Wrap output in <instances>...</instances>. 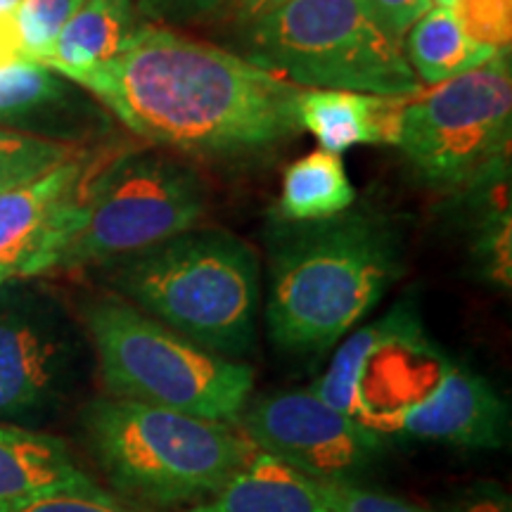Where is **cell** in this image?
<instances>
[{
	"mask_svg": "<svg viewBox=\"0 0 512 512\" xmlns=\"http://www.w3.org/2000/svg\"><path fill=\"white\" fill-rule=\"evenodd\" d=\"M72 83L140 140L192 159L240 162L302 131L304 88L162 24H138L110 62Z\"/></svg>",
	"mask_w": 512,
	"mask_h": 512,
	"instance_id": "6da1fadb",
	"label": "cell"
},
{
	"mask_svg": "<svg viewBox=\"0 0 512 512\" xmlns=\"http://www.w3.org/2000/svg\"><path fill=\"white\" fill-rule=\"evenodd\" d=\"M278 223L271 240L268 335L287 351L332 349L401 278L399 230L373 209Z\"/></svg>",
	"mask_w": 512,
	"mask_h": 512,
	"instance_id": "7a4b0ae2",
	"label": "cell"
},
{
	"mask_svg": "<svg viewBox=\"0 0 512 512\" xmlns=\"http://www.w3.org/2000/svg\"><path fill=\"white\" fill-rule=\"evenodd\" d=\"M107 268L112 294L197 347L235 361L252 349L261 268L238 235L197 226Z\"/></svg>",
	"mask_w": 512,
	"mask_h": 512,
	"instance_id": "3957f363",
	"label": "cell"
},
{
	"mask_svg": "<svg viewBox=\"0 0 512 512\" xmlns=\"http://www.w3.org/2000/svg\"><path fill=\"white\" fill-rule=\"evenodd\" d=\"M88 451L114 489L174 508L214 496L256 448L230 422L100 396L81 411Z\"/></svg>",
	"mask_w": 512,
	"mask_h": 512,
	"instance_id": "277c9868",
	"label": "cell"
},
{
	"mask_svg": "<svg viewBox=\"0 0 512 512\" xmlns=\"http://www.w3.org/2000/svg\"><path fill=\"white\" fill-rule=\"evenodd\" d=\"M242 57L299 88L413 98L425 86L368 0H287L235 24Z\"/></svg>",
	"mask_w": 512,
	"mask_h": 512,
	"instance_id": "5b68a950",
	"label": "cell"
},
{
	"mask_svg": "<svg viewBox=\"0 0 512 512\" xmlns=\"http://www.w3.org/2000/svg\"><path fill=\"white\" fill-rule=\"evenodd\" d=\"M81 316L110 396L230 425L252 399L247 363L197 347L117 294L88 299Z\"/></svg>",
	"mask_w": 512,
	"mask_h": 512,
	"instance_id": "8992f818",
	"label": "cell"
},
{
	"mask_svg": "<svg viewBox=\"0 0 512 512\" xmlns=\"http://www.w3.org/2000/svg\"><path fill=\"white\" fill-rule=\"evenodd\" d=\"M209 214V185L174 152L133 150L93 166L83 221L60 271L110 266L197 228Z\"/></svg>",
	"mask_w": 512,
	"mask_h": 512,
	"instance_id": "52a82bcc",
	"label": "cell"
},
{
	"mask_svg": "<svg viewBox=\"0 0 512 512\" xmlns=\"http://www.w3.org/2000/svg\"><path fill=\"white\" fill-rule=\"evenodd\" d=\"M512 131L510 53L413 95L403 107L396 147L434 190H465L508 162Z\"/></svg>",
	"mask_w": 512,
	"mask_h": 512,
	"instance_id": "ba28073f",
	"label": "cell"
},
{
	"mask_svg": "<svg viewBox=\"0 0 512 512\" xmlns=\"http://www.w3.org/2000/svg\"><path fill=\"white\" fill-rule=\"evenodd\" d=\"M235 427L256 451L318 482H356L382 453V437L311 389L249 399Z\"/></svg>",
	"mask_w": 512,
	"mask_h": 512,
	"instance_id": "9c48e42d",
	"label": "cell"
},
{
	"mask_svg": "<svg viewBox=\"0 0 512 512\" xmlns=\"http://www.w3.org/2000/svg\"><path fill=\"white\" fill-rule=\"evenodd\" d=\"M76 363V337L46 297H0V425L46 413L67 389Z\"/></svg>",
	"mask_w": 512,
	"mask_h": 512,
	"instance_id": "30bf717a",
	"label": "cell"
},
{
	"mask_svg": "<svg viewBox=\"0 0 512 512\" xmlns=\"http://www.w3.org/2000/svg\"><path fill=\"white\" fill-rule=\"evenodd\" d=\"M93 166L81 152L36 181L0 192V285L60 271L81 228Z\"/></svg>",
	"mask_w": 512,
	"mask_h": 512,
	"instance_id": "8fae6325",
	"label": "cell"
},
{
	"mask_svg": "<svg viewBox=\"0 0 512 512\" xmlns=\"http://www.w3.org/2000/svg\"><path fill=\"white\" fill-rule=\"evenodd\" d=\"M384 434L491 451L508 444L510 408L486 377L448 363L425 399L384 422L380 437Z\"/></svg>",
	"mask_w": 512,
	"mask_h": 512,
	"instance_id": "7c38bea8",
	"label": "cell"
},
{
	"mask_svg": "<svg viewBox=\"0 0 512 512\" xmlns=\"http://www.w3.org/2000/svg\"><path fill=\"white\" fill-rule=\"evenodd\" d=\"M0 121L24 133L81 147V140L105 133L107 119L72 86L41 62L22 60L0 67Z\"/></svg>",
	"mask_w": 512,
	"mask_h": 512,
	"instance_id": "4fadbf2b",
	"label": "cell"
},
{
	"mask_svg": "<svg viewBox=\"0 0 512 512\" xmlns=\"http://www.w3.org/2000/svg\"><path fill=\"white\" fill-rule=\"evenodd\" d=\"M408 100L304 88L297 100V117L302 131L313 133L325 152L342 155L356 145H396Z\"/></svg>",
	"mask_w": 512,
	"mask_h": 512,
	"instance_id": "5bb4252c",
	"label": "cell"
},
{
	"mask_svg": "<svg viewBox=\"0 0 512 512\" xmlns=\"http://www.w3.org/2000/svg\"><path fill=\"white\" fill-rule=\"evenodd\" d=\"M188 512H330L323 484L256 451L214 496Z\"/></svg>",
	"mask_w": 512,
	"mask_h": 512,
	"instance_id": "9a60e30c",
	"label": "cell"
},
{
	"mask_svg": "<svg viewBox=\"0 0 512 512\" xmlns=\"http://www.w3.org/2000/svg\"><path fill=\"white\" fill-rule=\"evenodd\" d=\"M136 0H86L36 62L72 81L110 62L138 29Z\"/></svg>",
	"mask_w": 512,
	"mask_h": 512,
	"instance_id": "2e32d148",
	"label": "cell"
},
{
	"mask_svg": "<svg viewBox=\"0 0 512 512\" xmlns=\"http://www.w3.org/2000/svg\"><path fill=\"white\" fill-rule=\"evenodd\" d=\"M93 484L62 439L24 425H0V501Z\"/></svg>",
	"mask_w": 512,
	"mask_h": 512,
	"instance_id": "e0dca14e",
	"label": "cell"
},
{
	"mask_svg": "<svg viewBox=\"0 0 512 512\" xmlns=\"http://www.w3.org/2000/svg\"><path fill=\"white\" fill-rule=\"evenodd\" d=\"M401 46L413 74L425 86H439L467 72H475L498 55V50L472 41L460 27L453 10L441 5L427 10L408 29Z\"/></svg>",
	"mask_w": 512,
	"mask_h": 512,
	"instance_id": "ac0fdd59",
	"label": "cell"
},
{
	"mask_svg": "<svg viewBox=\"0 0 512 512\" xmlns=\"http://www.w3.org/2000/svg\"><path fill=\"white\" fill-rule=\"evenodd\" d=\"M356 190L339 155L318 150L287 166L275 216L278 221L311 223L354 207Z\"/></svg>",
	"mask_w": 512,
	"mask_h": 512,
	"instance_id": "d6986e66",
	"label": "cell"
},
{
	"mask_svg": "<svg viewBox=\"0 0 512 512\" xmlns=\"http://www.w3.org/2000/svg\"><path fill=\"white\" fill-rule=\"evenodd\" d=\"M399 313L401 304L394 306L387 316L375 320V323L361 325V328L351 330L349 335L339 342V347L335 349V354H332V361L330 366L325 368V373L309 387L311 392L316 394L320 401H325L328 406L335 408V411L356 418L358 382H361L366 358L373 354L377 344L394 330Z\"/></svg>",
	"mask_w": 512,
	"mask_h": 512,
	"instance_id": "ffe728a7",
	"label": "cell"
},
{
	"mask_svg": "<svg viewBox=\"0 0 512 512\" xmlns=\"http://www.w3.org/2000/svg\"><path fill=\"white\" fill-rule=\"evenodd\" d=\"M83 147L0 128V192L31 183L81 155Z\"/></svg>",
	"mask_w": 512,
	"mask_h": 512,
	"instance_id": "44dd1931",
	"label": "cell"
},
{
	"mask_svg": "<svg viewBox=\"0 0 512 512\" xmlns=\"http://www.w3.org/2000/svg\"><path fill=\"white\" fill-rule=\"evenodd\" d=\"M86 0H19L15 22L22 36L27 60L36 62L46 53L64 24L74 17Z\"/></svg>",
	"mask_w": 512,
	"mask_h": 512,
	"instance_id": "7402d4cb",
	"label": "cell"
},
{
	"mask_svg": "<svg viewBox=\"0 0 512 512\" xmlns=\"http://www.w3.org/2000/svg\"><path fill=\"white\" fill-rule=\"evenodd\" d=\"M0 512H140L107 494L98 484L81 489H53L0 501Z\"/></svg>",
	"mask_w": 512,
	"mask_h": 512,
	"instance_id": "603a6c76",
	"label": "cell"
},
{
	"mask_svg": "<svg viewBox=\"0 0 512 512\" xmlns=\"http://www.w3.org/2000/svg\"><path fill=\"white\" fill-rule=\"evenodd\" d=\"M451 10L472 41L510 53L512 0H453Z\"/></svg>",
	"mask_w": 512,
	"mask_h": 512,
	"instance_id": "cb8c5ba5",
	"label": "cell"
},
{
	"mask_svg": "<svg viewBox=\"0 0 512 512\" xmlns=\"http://www.w3.org/2000/svg\"><path fill=\"white\" fill-rule=\"evenodd\" d=\"M330 512H432L399 496L382 494L358 482H320Z\"/></svg>",
	"mask_w": 512,
	"mask_h": 512,
	"instance_id": "d4e9b609",
	"label": "cell"
},
{
	"mask_svg": "<svg viewBox=\"0 0 512 512\" xmlns=\"http://www.w3.org/2000/svg\"><path fill=\"white\" fill-rule=\"evenodd\" d=\"M228 0H136V8L145 19L162 27H192L221 15Z\"/></svg>",
	"mask_w": 512,
	"mask_h": 512,
	"instance_id": "484cf974",
	"label": "cell"
},
{
	"mask_svg": "<svg viewBox=\"0 0 512 512\" xmlns=\"http://www.w3.org/2000/svg\"><path fill=\"white\" fill-rule=\"evenodd\" d=\"M370 10L380 19V24L403 43V36L413 27L427 10L434 8L432 0H368Z\"/></svg>",
	"mask_w": 512,
	"mask_h": 512,
	"instance_id": "4316f807",
	"label": "cell"
},
{
	"mask_svg": "<svg viewBox=\"0 0 512 512\" xmlns=\"http://www.w3.org/2000/svg\"><path fill=\"white\" fill-rule=\"evenodd\" d=\"M432 512H512V508L505 491L479 486V489L465 491V494L448 501L444 508Z\"/></svg>",
	"mask_w": 512,
	"mask_h": 512,
	"instance_id": "83f0119b",
	"label": "cell"
},
{
	"mask_svg": "<svg viewBox=\"0 0 512 512\" xmlns=\"http://www.w3.org/2000/svg\"><path fill=\"white\" fill-rule=\"evenodd\" d=\"M22 60H27V53H24L22 36H19L15 12L0 15V67H8V64Z\"/></svg>",
	"mask_w": 512,
	"mask_h": 512,
	"instance_id": "f1b7e54d",
	"label": "cell"
},
{
	"mask_svg": "<svg viewBox=\"0 0 512 512\" xmlns=\"http://www.w3.org/2000/svg\"><path fill=\"white\" fill-rule=\"evenodd\" d=\"M280 3H287V0H228L226 12L233 17L235 24H240L261 15V12L275 8V5Z\"/></svg>",
	"mask_w": 512,
	"mask_h": 512,
	"instance_id": "f546056e",
	"label": "cell"
},
{
	"mask_svg": "<svg viewBox=\"0 0 512 512\" xmlns=\"http://www.w3.org/2000/svg\"><path fill=\"white\" fill-rule=\"evenodd\" d=\"M19 0H0V15H8V12H15Z\"/></svg>",
	"mask_w": 512,
	"mask_h": 512,
	"instance_id": "4dcf8cb0",
	"label": "cell"
},
{
	"mask_svg": "<svg viewBox=\"0 0 512 512\" xmlns=\"http://www.w3.org/2000/svg\"><path fill=\"white\" fill-rule=\"evenodd\" d=\"M432 3L441 5V8H451V5H453V0H432Z\"/></svg>",
	"mask_w": 512,
	"mask_h": 512,
	"instance_id": "1f68e13d",
	"label": "cell"
}]
</instances>
